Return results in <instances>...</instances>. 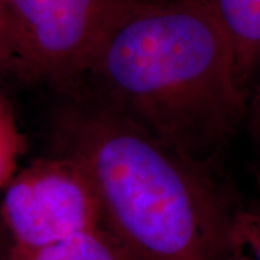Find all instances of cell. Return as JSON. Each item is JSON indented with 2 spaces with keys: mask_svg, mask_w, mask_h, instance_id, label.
I'll return each mask as SVG.
<instances>
[{
  "mask_svg": "<svg viewBox=\"0 0 260 260\" xmlns=\"http://www.w3.org/2000/svg\"><path fill=\"white\" fill-rule=\"evenodd\" d=\"M84 78L100 103L204 164L246 110L230 41L205 0H123Z\"/></svg>",
  "mask_w": 260,
  "mask_h": 260,
  "instance_id": "1",
  "label": "cell"
},
{
  "mask_svg": "<svg viewBox=\"0 0 260 260\" xmlns=\"http://www.w3.org/2000/svg\"><path fill=\"white\" fill-rule=\"evenodd\" d=\"M59 132L64 153L97 188L103 225L130 260H229L239 207L207 164L100 102L64 114Z\"/></svg>",
  "mask_w": 260,
  "mask_h": 260,
  "instance_id": "2",
  "label": "cell"
},
{
  "mask_svg": "<svg viewBox=\"0 0 260 260\" xmlns=\"http://www.w3.org/2000/svg\"><path fill=\"white\" fill-rule=\"evenodd\" d=\"M123 0H5L9 73L70 84L83 78L94 48Z\"/></svg>",
  "mask_w": 260,
  "mask_h": 260,
  "instance_id": "3",
  "label": "cell"
},
{
  "mask_svg": "<svg viewBox=\"0 0 260 260\" xmlns=\"http://www.w3.org/2000/svg\"><path fill=\"white\" fill-rule=\"evenodd\" d=\"M2 191L0 215L10 247L38 249L103 225L93 179L68 153L32 162Z\"/></svg>",
  "mask_w": 260,
  "mask_h": 260,
  "instance_id": "4",
  "label": "cell"
},
{
  "mask_svg": "<svg viewBox=\"0 0 260 260\" xmlns=\"http://www.w3.org/2000/svg\"><path fill=\"white\" fill-rule=\"evenodd\" d=\"M230 41L239 84H247L260 70V0H205Z\"/></svg>",
  "mask_w": 260,
  "mask_h": 260,
  "instance_id": "5",
  "label": "cell"
},
{
  "mask_svg": "<svg viewBox=\"0 0 260 260\" xmlns=\"http://www.w3.org/2000/svg\"><path fill=\"white\" fill-rule=\"evenodd\" d=\"M5 260H130L117 239L104 225L38 249L9 247Z\"/></svg>",
  "mask_w": 260,
  "mask_h": 260,
  "instance_id": "6",
  "label": "cell"
},
{
  "mask_svg": "<svg viewBox=\"0 0 260 260\" xmlns=\"http://www.w3.org/2000/svg\"><path fill=\"white\" fill-rule=\"evenodd\" d=\"M229 260H260V207L237 210L230 236Z\"/></svg>",
  "mask_w": 260,
  "mask_h": 260,
  "instance_id": "7",
  "label": "cell"
},
{
  "mask_svg": "<svg viewBox=\"0 0 260 260\" xmlns=\"http://www.w3.org/2000/svg\"><path fill=\"white\" fill-rule=\"evenodd\" d=\"M22 148L23 143L18 126L8 104L0 95V191L15 175Z\"/></svg>",
  "mask_w": 260,
  "mask_h": 260,
  "instance_id": "8",
  "label": "cell"
},
{
  "mask_svg": "<svg viewBox=\"0 0 260 260\" xmlns=\"http://www.w3.org/2000/svg\"><path fill=\"white\" fill-rule=\"evenodd\" d=\"M10 65V45L5 0H0V73L9 71Z\"/></svg>",
  "mask_w": 260,
  "mask_h": 260,
  "instance_id": "9",
  "label": "cell"
},
{
  "mask_svg": "<svg viewBox=\"0 0 260 260\" xmlns=\"http://www.w3.org/2000/svg\"><path fill=\"white\" fill-rule=\"evenodd\" d=\"M253 120H254V129L260 136V80L257 84V90L254 95V103H253Z\"/></svg>",
  "mask_w": 260,
  "mask_h": 260,
  "instance_id": "10",
  "label": "cell"
}]
</instances>
